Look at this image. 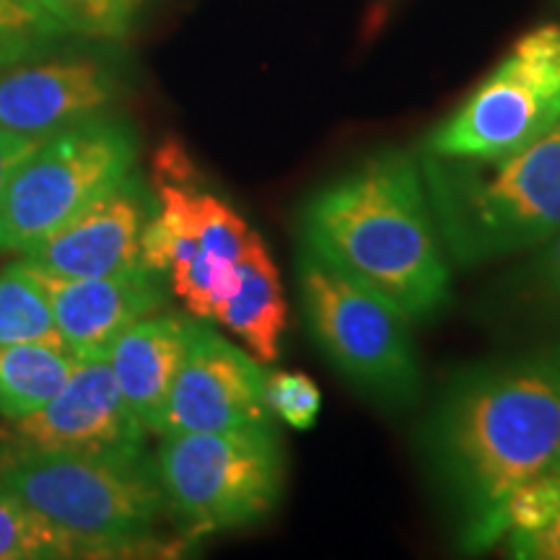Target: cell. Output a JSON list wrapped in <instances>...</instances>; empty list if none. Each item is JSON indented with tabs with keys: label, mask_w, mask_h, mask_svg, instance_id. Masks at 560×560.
I'll return each mask as SVG.
<instances>
[{
	"label": "cell",
	"mask_w": 560,
	"mask_h": 560,
	"mask_svg": "<svg viewBox=\"0 0 560 560\" xmlns=\"http://www.w3.org/2000/svg\"><path fill=\"white\" fill-rule=\"evenodd\" d=\"M416 450L459 548L499 545L509 495L560 462V340L454 371Z\"/></svg>",
	"instance_id": "cell-1"
},
{
	"label": "cell",
	"mask_w": 560,
	"mask_h": 560,
	"mask_svg": "<svg viewBox=\"0 0 560 560\" xmlns=\"http://www.w3.org/2000/svg\"><path fill=\"white\" fill-rule=\"evenodd\" d=\"M299 234L301 247L410 322H431L450 306V257L410 151H376L322 185L301 208Z\"/></svg>",
	"instance_id": "cell-2"
},
{
	"label": "cell",
	"mask_w": 560,
	"mask_h": 560,
	"mask_svg": "<svg viewBox=\"0 0 560 560\" xmlns=\"http://www.w3.org/2000/svg\"><path fill=\"white\" fill-rule=\"evenodd\" d=\"M446 257L459 268L509 260L560 231V120L495 159L418 153Z\"/></svg>",
	"instance_id": "cell-3"
},
{
	"label": "cell",
	"mask_w": 560,
	"mask_h": 560,
	"mask_svg": "<svg viewBox=\"0 0 560 560\" xmlns=\"http://www.w3.org/2000/svg\"><path fill=\"white\" fill-rule=\"evenodd\" d=\"M0 480L52 527L66 532L79 545L81 558L170 548L153 537L170 509L156 462L145 450L0 459Z\"/></svg>",
	"instance_id": "cell-4"
},
{
	"label": "cell",
	"mask_w": 560,
	"mask_h": 560,
	"mask_svg": "<svg viewBox=\"0 0 560 560\" xmlns=\"http://www.w3.org/2000/svg\"><path fill=\"white\" fill-rule=\"evenodd\" d=\"M296 285L306 330L330 366L376 408L410 410L423 389L410 319L304 247Z\"/></svg>",
	"instance_id": "cell-5"
},
{
	"label": "cell",
	"mask_w": 560,
	"mask_h": 560,
	"mask_svg": "<svg viewBox=\"0 0 560 560\" xmlns=\"http://www.w3.org/2000/svg\"><path fill=\"white\" fill-rule=\"evenodd\" d=\"M153 462L185 540L260 524L285 488V454L272 423L166 433Z\"/></svg>",
	"instance_id": "cell-6"
},
{
	"label": "cell",
	"mask_w": 560,
	"mask_h": 560,
	"mask_svg": "<svg viewBox=\"0 0 560 560\" xmlns=\"http://www.w3.org/2000/svg\"><path fill=\"white\" fill-rule=\"evenodd\" d=\"M138 138L128 122L91 117L42 140L0 192V252L34 244L130 177Z\"/></svg>",
	"instance_id": "cell-7"
},
{
	"label": "cell",
	"mask_w": 560,
	"mask_h": 560,
	"mask_svg": "<svg viewBox=\"0 0 560 560\" xmlns=\"http://www.w3.org/2000/svg\"><path fill=\"white\" fill-rule=\"evenodd\" d=\"M560 120V24H540L457 109L425 136L420 153L495 159L524 149Z\"/></svg>",
	"instance_id": "cell-8"
},
{
	"label": "cell",
	"mask_w": 560,
	"mask_h": 560,
	"mask_svg": "<svg viewBox=\"0 0 560 560\" xmlns=\"http://www.w3.org/2000/svg\"><path fill=\"white\" fill-rule=\"evenodd\" d=\"M143 444V423L125 402L107 355L79 359L66 387L50 402L0 423V459L62 452H140Z\"/></svg>",
	"instance_id": "cell-9"
},
{
	"label": "cell",
	"mask_w": 560,
	"mask_h": 560,
	"mask_svg": "<svg viewBox=\"0 0 560 560\" xmlns=\"http://www.w3.org/2000/svg\"><path fill=\"white\" fill-rule=\"evenodd\" d=\"M265 384L268 374L260 361L208 325L195 322L190 348L166 397L156 433L166 436L268 425L272 420Z\"/></svg>",
	"instance_id": "cell-10"
},
{
	"label": "cell",
	"mask_w": 560,
	"mask_h": 560,
	"mask_svg": "<svg viewBox=\"0 0 560 560\" xmlns=\"http://www.w3.org/2000/svg\"><path fill=\"white\" fill-rule=\"evenodd\" d=\"M120 91L115 70L89 55L24 60L0 70V130L47 140L104 115Z\"/></svg>",
	"instance_id": "cell-11"
},
{
	"label": "cell",
	"mask_w": 560,
	"mask_h": 560,
	"mask_svg": "<svg viewBox=\"0 0 560 560\" xmlns=\"http://www.w3.org/2000/svg\"><path fill=\"white\" fill-rule=\"evenodd\" d=\"M156 210L145 182L125 177L81 213L24 252V265L55 278H102L143 262L140 240Z\"/></svg>",
	"instance_id": "cell-12"
},
{
	"label": "cell",
	"mask_w": 560,
	"mask_h": 560,
	"mask_svg": "<svg viewBox=\"0 0 560 560\" xmlns=\"http://www.w3.org/2000/svg\"><path fill=\"white\" fill-rule=\"evenodd\" d=\"M24 268L45 291L62 346L75 359H102L128 327L166 306L164 272L145 262L102 278H55Z\"/></svg>",
	"instance_id": "cell-13"
},
{
	"label": "cell",
	"mask_w": 560,
	"mask_h": 560,
	"mask_svg": "<svg viewBox=\"0 0 560 560\" xmlns=\"http://www.w3.org/2000/svg\"><path fill=\"white\" fill-rule=\"evenodd\" d=\"M195 322L182 314H151L112 342L107 361L128 408L156 433L172 384L190 348Z\"/></svg>",
	"instance_id": "cell-14"
},
{
	"label": "cell",
	"mask_w": 560,
	"mask_h": 560,
	"mask_svg": "<svg viewBox=\"0 0 560 560\" xmlns=\"http://www.w3.org/2000/svg\"><path fill=\"white\" fill-rule=\"evenodd\" d=\"M490 283L480 299L482 319L499 330L560 340V231Z\"/></svg>",
	"instance_id": "cell-15"
},
{
	"label": "cell",
	"mask_w": 560,
	"mask_h": 560,
	"mask_svg": "<svg viewBox=\"0 0 560 560\" xmlns=\"http://www.w3.org/2000/svg\"><path fill=\"white\" fill-rule=\"evenodd\" d=\"M240 291L221 306L215 322H221L244 342L252 359L276 363L280 359L285 325H289V299H285L276 262L257 231L252 234L240 260Z\"/></svg>",
	"instance_id": "cell-16"
},
{
	"label": "cell",
	"mask_w": 560,
	"mask_h": 560,
	"mask_svg": "<svg viewBox=\"0 0 560 560\" xmlns=\"http://www.w3.org/2000/svg\"><path fill=\"white\" fill-rule=\"evenodd\" d=\"M75 363L79 359L66 346H0V416L21 418L39 410L66 387Z\"/></svg>",
	"instance_id": "cell-17"
},
{
	"label": "cell",
	"mask_w": 560,
	"mask_h": 560,
	"mask_svg": "<svg viewBox=\"0 0 560 560\" xmlns=\"http://www.w3.org/2000/svg\"><path fill=\"white\" fill-rule=\"evenodd\" d=\"M47 342L62 346L50 301L21 262L0 272V346Z\"/></svg>",
	"instance_id": "cell-18"
},
{
	"label": "cell",
	"mask_w": 560,
	"mask_h": 560,
	"mask_svg": "<svg viewBox=\"0 0 560 560\" xmlns=\"http://www.w3.org/2000/svg\"><path fill=\"white\" fill-rule=\"evenodd\" d=\"M55 558H81L79 545L0 480V560Z\"/></svg>",
	"instance_id": "cell-19"
},
{
	"label": "cell",
	"mask_w": 560,
	"mask_h": 560,
	"mask_svg": "<svg viewBox=\"0 0 560 560\" xmlns=\"http://www.w3.org/2000/svg\"><path fill=\"white\" fill-rule=\"evenodd\" d=\"M66 34L39 0H0V70L39 58Z\"/></svg>",
	"instance_id": "cell-20"
},
{
	"label": "cell",
	"mask_w": 560,
	"mask_h": 560,
	"mask_svg": "<svg viewBox=\"0 0 560 560\" xmlns=\"http://www.w3.org/2000/svg\"><path fill=\"white\" fill-rule=\"evenodd\" d=\"M68 34L86 39H125L151 0H39Z\"/></svg>",
	"instance_id": "cell-21"
},
{
	"label": "cell",
	"mask_w": 560,
	"mask_h": 560,
	"mask_svg": "<svg viewBox=\"0 0 560 560\" xmlns=\"http://www.w3.org/2000/svg\"><path fill=\"white\" fill-rule=\"evenodd\" d=\"M560 514V470L537 475L509 495L503 506V529L537 532ZM503 535V537H506Z\"/></svg>",
	"instance_id": "cell-22"
},
{
	"label": "cell",
	"mask_w": 560,
	"mask_h": 560,
	"mask_svg": "<svg viewBox=\"0 0 560 560\" xmlns=\"http://www.w3.org/2000/svg\"><path fill=\"white\" fill-rule=\"evenodd\" d=\"M270 412L296 431H310L322 410V392L312 376L301 371H276L265 384Z\"/></svg>",
	"instance_id": "cell-23"
},
{
	"label": "cell",
	"mask_w": 560,
	"mask_h": 560,
	"mask_svg": "<svg viewBox=\"0 0 560 560\" xmlns=\"http://www.w3.org/2000/svg\"><path fill=\"white\" fill-rule=\"evenodd\" d=\"M509 556L520 560H560V514L537 532H509Z\"/></svg>",
	"instance_id": "cell-24"
},
{
	"label": "cell",
	"mask_w": 560,
	"mask_h": 560,
	"mask_svg": "<svg viewBox=\"0 0 560 560\" xmlns=\"http://www.w3.org/2000/svg\"><path fill=\"white\" fill-rule=\"evenodd\" d=\"M42 140L16 136V132L0 130V192H3L5 182L11 179V174L16 172V166L24 161L30 153L37 149Z\"/></svg>",
	"instance_id": "cell-25"
},
{
	"label": "cell",
	"mask_w": 560,
	"mask_h": 560,
	"mask_svg": "<svg viewBox=\"0 0 560 560\" xmlns=\"http://www.w3.org/2000/svg\"><path fill=\"white\" fill-rule=\"evenodd\" d=\"M556 470H560V462H558V467H556Z\"/></svg>",
	"instance_id": "cell-26"
}]
</instances>
